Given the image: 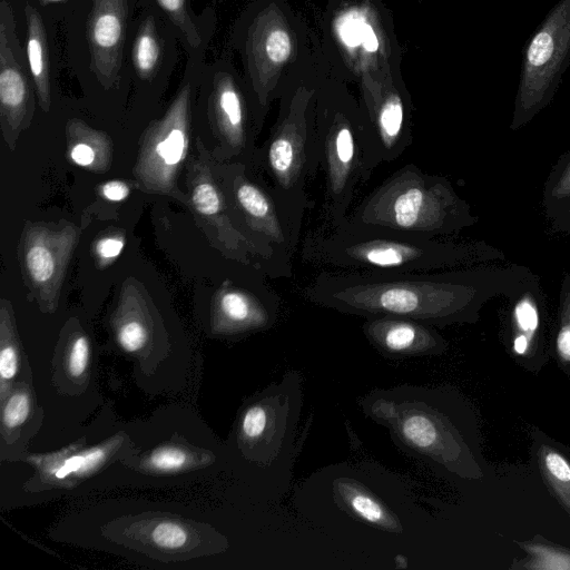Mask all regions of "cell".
<instances>
[{"instance_id":"cell-1","label":"cell","mask_w":570,"mask_h":570,"mask_svg":"<svg viewBox=\"0 0 570 570\" xmlns=\"http://www.w3.org/2000/svg\"><path fill=\"white\" fill-rule=\"evenodd\" d=\"M532 277L520 266L421 273L326 269L302 294L313 304L343 314L400 316L444 327L476 322L485 303L498 296L511 298Z\"/></svg>"},{"instance_id":"cell-2","label":"cell","mask_w":570,"mask_h":570,"mask_svg":"<svg viewBox=\"0 0 570 570\" xmlns=\"http://www.w3.org/2000/svg\"><path fill=\"white\" fill-rule=\"evenodd\" d=\"M360 404L407 452L462 479L484 476L476 417L455 391L400 386L372 392Z\"/></svg>"},{"instance_id":"cell-3","label":"cell","mask_w":570,"mask_h":570,"mask_svg":"<svg viewBox=\"0 0 570 570\" xmlns=\"http://www.w3.org/2000/svg\"><path fill=\"white\" fill-rule=\"evenodd\" d=\"M306 263L338 271L421 273L487 264L504 255L484 242L366 233L323 225L301 246Z\"/></svg>"},{"instance_id":"cell-4","label":"cell","mask_w":570,"mask_h":570,"mask_svg":"<svg viewBox=\"0 0 570 570\" xmlns=\"http://www.w3.org/2000/svg\"><path fill=\"white\" fill-rule=\"evenodd\" d=\"M479 218L444 176L407 164L377 185L338 226L348 230L449 238ZM336 228V227H335Z\"/></svg>"},{"instance_id":"cell-5","label":"cell","mask_w":570,"mask_h":570,"mask_svg":"<svg viewBox=\"0 0 570 570\" xmlns=\"http://www.w3.org/2000/svg\"><path fill=\"white\" fill-rule=\"evenodd\" d=\"M316 125L320 170L324 178L321 225L338 227L360 190L382 161L364 118L348 112H323Z\"/></svg>"},{"instance_id":"cell-6","label":"cell","mask_w":570,"mask_h":570,"mask_svg":"<svg viewBox=\"0 0 570 570\" xmlns=\"http://www.w3.org/2000/svg\"><path fill=\"white\" fill-rule=\"evenodd\" d=\"M570 65V0H559L523 50L511 130L528 125L552 100Z\"/></svg>"},{"instance_id":"cell-7","label":"cell","mask_w":570,"mask_h":570,"mask_svg":"<svg viewBox=\"0 0 570 570\" xmlns=\"http://www.w3.org/2000/svg\"><path fill=\"white\" fill-rule=\"evenodd\" d=\"M228 191L240 228L292 277L304 214L283 202L266 180L250 175L245 164L232 169Z\"/></svg>"},{"instance_id":"cell-8","label":"cell","mask_w":570,"mask_h":570,"mask_svg":"<svg viewBox=\"0 0 570 570\" xmlns=\"http://www.w3.org/2000/svg\"><path fill=\"white\" fill-rule=\"evenodd\" d=\"M190 85L186 82L166 114L147 129L135 167L144 187L154 193H173L179 166L188 150Z\"/></svg>"},{"instance_id":"cell-9","label":"cell","mask_w":570,"mask_h":570,"mask_svg":"<svg viewBox=\"0 0 570 570\" xmlns=\"http://www.w3.org/2000/svg\"><path fill=\"white\" fill-rule=\"evenodd\" d=\"M77 238V228L70 224H33L24 229L21 245L26 278L45 306H56Z\"/></svg>"},{"instance_id":"cell-10","label":"cell","mask_w":570,"mask_h":570,"mask_svg":"<svg viewBox=\"0 0 570 570\" xmlns=\"http://www.w3.org/2000/svg\"><path fill=\"white\" fill-rule=\"evenodd\" d=\"M32 94L24 56L17 38L11 6L0 4V118L3 138L13 149L31 118Z\"/></svg>"},{"instance_id":"cell-11","label":"cell","mask_w":570,"mask_h":570,"mask_svg":"<svg viewBox=\"0 0 570 570\" xmlns=\"http://www.w3.org/2000/svg\"><path fill=\"white\" fill-rule=\"evenodd\" d=\"M259 271L246 284L230 279L218 288L213 305L216 327L226 334H245L271 328L278 320L281 298Z\"/></svg>"},{"instance_id":"cell-12","label":"cell","mask_w":570,"mask_h":570,"mask_svg":"<svg viewBox=\"0 0 570 570\" xmlns=\"http://www.w3.org/2000/svg\"><path fill=\"white\" fill-rule=\"evenodd\" d=\"M510 299L505 345L515 361L538 373L552 352V338L547 333V315L542 291L533 276Z\"/></svg>"},{"instance_id":"cell-13","label":"cell","mask_w":570,"mask_h":570,"mask_svg":"<svg viewBox=\"0 0 570 570\" xmlns=\"http://www.w3.org/2000/svg\"><path fill=\"white\" fill-rule=\"evenodd\" d=\"M127 0H92L87 21L91 69L105 88L119 78L126 38Z\"/></svg>"},{"instance_id":"cell-14","label":"cell","mask_w":570,"mask_h":570,"mask_svg":"<svg viewBox=\"0 0 570 570\" xmlns=\"http://www.w3.org/2000/svg\"><path fill=\"white\" fill-rule=\"evenodd\" d=\"M362 331L368 343L389 358L441 355L449 346L435 326L406 317L365 318Z\"/></svg>"},{"instance_id":"cell-15","label":"cell","mask_w":570,"mask_h":570,"mask_svg":"<svg viewBox=\"0 0 570 570\" xmlns=\"http://www.w3.org/2000/svg\"><path fill=\"white\" fill-rule=\"evenodd\" d=\"M210 109L214 126L225 150L233 157L245 158L253 148V142L242 97L230 77H215Z\"/></svg>"},{"instance_id":"cell-16","label":"cell","mask_w":570,"mask_h":570,"mask_svg":"<svg viewBox=\"0 0 570 570\" xmlns=\"http://www.w3.org/2000/svg\"><path fill=\"white\" fill-rule=\"evenodd\" d=\"M334 499L351 515L386 532L403 531L399 518L365 485L348 478L333 483Z\"/></svg>"},{"instance_id":"cell-17","label":"cell","mask_w":570,"mask_h":570,"mask_svg":"<svg viewBox=\"0 0 570 570\" xmlns=\"http://www.w3.org/2000/svg\"><path fill=\"white\" fill-rule=\"evenodd\" d=\"M27 20V58L36 87L39 105L43 111L50 107V78L47 32L40 13L29 3L24 7Z\"/></svg>"},{"instance_id":"cell-18","label":"cell","mask_w":570,"mask_h":570,"mask_svg":"<svg viewBox=\"0 0 570 570\" xmlns=\"http://www.w3.org/2000/svg\"><path fill=\"white\" fill-rule=\"evenodd\" d=\"M66 134L68 155L76 165L91 170H106L109 167L111 144L107 135L79 119L68 121Z\"/></svg>"},{"instance_id":"cell-19","label":"cell","mask_w":570,"mask_h":570,"mask_svg":"<svg viewBox=\"0 0 570 570\" xmlns=\"http://www.w3.org/2000/svg\"><path fill=\"white\" fill-rule=\"evenodd\" d=\"M533 448L544 483L570 515V461L547 435L540 432L533 438Z\"/></svg>"},{"instance_id":"cell-20","label":"cell","mask_w":570,"mask_h":570,"mask_svg":"<svg viewBox=\"0 0 570 570\" xmlns=\"http://www.w3.org/2000/svg\"><path fill=\"white\" fill-rule=\"evenodd\" d=\"M161 58V45L153 17L139 26L131 49V60L137 75L150 79L157 71Z\"/></svg>"},{"instance_id":"cell-21","label":"cell","mask_w":570,"mask_h":570,"mask_svg":"<svg viewBox=\"0 0 570 570\" xmlns=\"http://www.w3.org/2000/svg\"><path fill=\"white\" fill-rule=\"evenodd\" d=\"M527 553L525 559L514 561L510 569H558L570 570V550L538 538L517 542Z\"/></svg>"},{"instance_id":"cell-22","label":"cell","mask_w":570,"mask_h":570,"mask_svg":"<svg viewBox=\"0 0 570 570\" xmlns=\"http://www.w3.org/2000/svg\"><path fill=\"white\" fill-rule=\"evenodd\" d=\"M541 203L548 219L570 204V149L559 157L550 170Z\"/></svg>"},{"instance_id":"cell-23","label":"cell","mask_w":570,"mask_h":570,"mask_svg":"<svg viewBox=\"0 0 570 570\" xmlns=\"http://www.w3.org/2000/svg\"><path fill=\"white\" fill-rule=\"evenodd\" d=\"M552 353L570 375V273H564L561 279Z\"/></svg>"},{"instance_id":"cell-24","label":"cell","mask_w":570,"mask_h":570,"mask_svg":"<svg viewBox=\"0 0 570 570\" xmlns=\"http://www.w3.org/2000/svg\"><path fill=\"white\" fill-rule=\"evenodd\" d=\"M173 24L179 30L185 42L194 50L202 45V37L195 23L188 0H156Z\"/></svg>"},{"instance_id":"cell-25","label":"cell","mask_w":570,"mask_h":570,"mask_svg":"<svg viewBox=\"0 0 570 570\" xmlns=\"http://www.w3.org/2000/svg\"><path fill=\"white\" fill-rule=\"evenodd\" d=\"M117 341L128 353L141 350L147 341L144 323L135 317L124 320L117 328Z\"/></svg>"},{"instance_id":"cell-26","label":"cell","mask_w":570,"mask_h":570,"mask_svg":"<svg viewBox=\"0 0 570 570\" xmlns=\"http://www.w3.org/2000/svg\"><path fill=\"white\" fill-rule=\"evenodd\" d=\"M104 458L101 450L95 449L83 454L72 455L66 459L55 470V476L57 479H65L68 475L77 472H86L96 466Z\"/></svg>"},{"instance_id":"cell-27","label":"cell","mask_w":570,"mask_h":570,"mask_svg":"<svg viewBox=\"0 0 570 570\" xmlns=\"http://www.w3.org/2000/svg\"><path fill=\"white\" fill-rule=\"evenodd\" d=\"M30 411V400L27 393L16 392L7 401L2 411V423L6 428L22 424Z\"/></svg>"},{"instance_id":"cell-28","label":"cell","mask_w":570,"mask_h":570,"mask_svg":"<svg viewBox=\"0 0 570 570\" xmlns=\"http://www.w3.org/2000/svg\"><path fill=\"white\" fill-rule=\"evenodd\" d=\"M154 542L165 549H178L187 541V532L179 524L163 522L153 531Z\"/></svg>"},{"instance_id":"cell-29","label":"cell","mask_w":570,"mask_h":570,"mask_svg":"<svg viewBox=\"0 0 570 570\" xmlns=\"http://www.w3.org/2000/svg\"><path fill=\"white\" fill-rule=\"evenodd\" d=\"M187 462L185 452L178 449H163L155 452L150 458V465L161 472H173L183 468Z\"/></svg>"},{"instance_id":"cell-30","label":"cell","mask_w":570,"mask_h":570,"mask_svg":"<svg viewBox=\"0 0 570 570\" xmlns=\"http://www.w3.org/2000/svg\"><path fill=\"white\" fill-rule=\"evenodd\" d=\"M125 247V238L121 235H107L100 237L95 243V254L98 263L107 265L112 263L122 252Z\"/></svg>"},{"instance_id":"cell-31","label":"cell","mask_w":570,"mask_h":570,"mask_svg":"<svg viewBox=\"0 0 570 570\" xmlns=\"http://www.w3.org/2000/svg\"><path fill=\"white\" fill-rule=\"evenodd\" d=\"M267 57L274 62H283L291 53V40L283 30L272 31L265 41Z\"/></svg>"},{"instance_id":"cell-32","label":"cell","mask_w":570,"mask_h":570,"mask_svg":"<svg viewBox=\"0 0 570 570\" xmlns=\"http://www.w3.org/2000/svg\"><path fill=\"white\" fill-rule=\"evenodd\" d=\"M89 360V342L86 336L80 335L78 336L69 351L68 356V368L69 372L75 375L79 376L83 374V372L87 368Z\"/></svg>"},{"instance_id":"cell-33","label":"cell","mask_w":570,"mask_h":570,"mask_svg":"<svg viewBox=\"0 0 570 570\" xmlns=\"http://www.w3.org/2000/svg\"><path fill=\"white\" fill-rule=\"evenodd\" d=\"M18 370V352L13 344L6 341L2 336V346L0 351V375L2 384L11 380Z\"/></svg>"},{"instance_id":"cell-34","label":"cell","mask_w":570,"mask_h":570,"mask_svg":"<svg viewBox=\"0 0 570 570\" xmlns=\"http://www.w3.org/2000/svg\"><path fill=\"white\" fill-rule=\"evenodd\" d=\"M100 191L110 202H121L128 197L130 188L121 180H109L101 186Z\"/></svg>"},{"instance_id":"cell-35","label":"cell","mask_w":570,"mask_h":570,"mask_svg":"<svg viewBox=\"0 0 570 570\" xmlns=\"http://www.w3.org/2000/svg\"><path fill=\"white\" fill-rule=\"evenodd\" d=\"M554 233L570 235V204L548 219Z\"/></svg>"},{"instance_id":"cell-36","label":"cell","mask_w":570,"mask_h":570,"mask_svg":"<svg viewBox=\"0 0 570 570\" xmlns=\"http://www.w3.org/2000/svg\"><path fill=\"white\" fill-rule=\"evenodd\" d=\"M362 24L360 21H351L345 26L342 35L348 46H357L361 42Z\"/></svg>"},{"instance_id":"cell-37","label":"cell","mask_w":570,"mask_h":570,"mask_svg":"<svg viewBox=\"0 0 570 570\" xmlns=\"http://www.w3.org/2000/svg\"><path fill=\"white\" fill-rule=\"evenodd\" d=\"M361 41L368 51H375L379 47L373 29L366 23L362 24Z\"/></svg>"},{"instance_id":"cell-38","label":"cell","mask_w":570,"mask_h":570,"mask_svg":"<svg viewBox=\"0 0 570 570\" xmlns=\"http://www.w3.org/2000/svg\"><path fill=\"white\" fill-rule=\"evenodd\" d=\"M38 1H39V3L41 6H47V4L60 2V1H63V0H38Z\"/></svg>"}]
</instances>
